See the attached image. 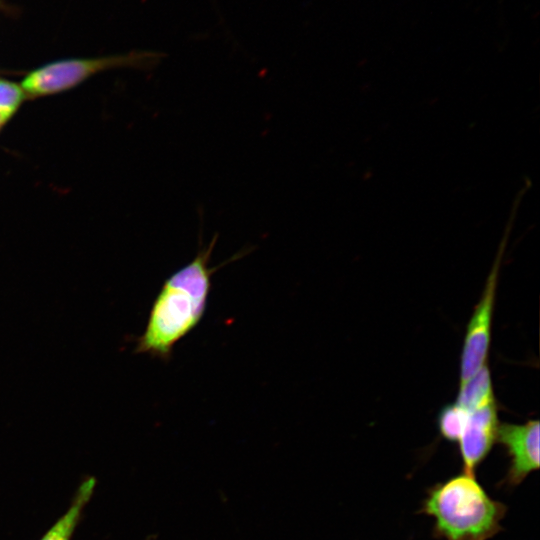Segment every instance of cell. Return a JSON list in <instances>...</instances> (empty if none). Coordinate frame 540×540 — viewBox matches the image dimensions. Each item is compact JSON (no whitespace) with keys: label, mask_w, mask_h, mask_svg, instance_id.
Here are the masks:
<instances>
[{"label":"cell","mask_w":540,"mask_h":540,"mask_svg":"<svg viewBox=\"0 0 540 540\" xmlns=\"http://www.w3.org/2000/svg\"><path fill=\"white\" fill-rule=\"evenodd\" d=\"M522 197L523 193L520 191L513 203L505 232L485 283L484 291L467 325L460 359V384L470 379L486 364L491 341L492 316L499 270Z\"/></svg>","instance_id":"obj_3"},{"label":"cell","mask_w":540,"mask_h":540,"mask_svg":"<svg viewBox=\"0 0 540 540\" xmlns=\"http://www.w3.org/2000/svg\"><path fill=\"white\" fill-rule=\"evenodd\" d=\"M495 401L492 380L486 364L470 379L460 384L456 404L468 412Z\"/></svg>","instance_id":"obj_8"},{"label":"cell","mask_w":540,"mask_h":540,"mask_svg":"<svg viewBox=\"0 0 540 540\" xmlns=\"http://www.w3.org/2000/svg\"><path fill=\"white\" fill-rule=\"evenodd\" d=\"M469 412L456 403L444 406L438 416L439 430L448 440H459L465 428Z\"/></svg>","instance_id":"obj_9"},{"label":"cell","mask_w":540,"mask_h":540,"mask_svg":"<svg viewBox=\"0 0 540 540\" xmlns=\"http://www.w3.org/2000/svg\"><path fill=\"white\" fill-rule=\"evenodd\" d=\"M24 98V92L18 85L0 81V110L12 112Z\"/></svg>","instance_id":"obj_10"},{"label":"cell","mask_w":540,"mask_h":540,"mask_svg":"<svg viewBox=\"0 0 540 540\" xmlns=\"http://www.w3.org/2000/svg\"><path fill=\"white\" fill-rule=\"evenodd\" d=\"M11 114L12 112L0 110V127L7 121Z\"/></svg>","instance_id":"obj_11"},{"label":"cell","mask_w":540,"mask_h":540,"mask_svg":"<svg viewBox=\"0 0 540 540\" xmlns=\"http://www.w3.org/2000/svg\"><path fill=\"white\" fill-rule=\"evenodd\" d=\"M218 236L185 266L164 282L151 306L143 334L135 351L163 361L172 356L175 345L200 323L212 287V275L222 265L209 262Z\"/></svg>","instance_id":"obj_1"},{"label":"cell","mask_w":540,"mask_h":540,"mask_svg":"<svg viewBox=\"0 0 540 540\" xmlns=\"http://www.w3.org/2000/svg\"><path fill=\"white\" fill-rule=\"evenodd\" d=\"M162 57V53L144 51L99 59L58 61L30 73L23 81L22 88L32 95L54 93L70 88L104 69L123 66L151 67Z\"/></svg>","instance_id":"obj_4"},{"label":"cell","mask_w":540,"mask_h":540,"mask_svg":"<svg viewBox=\"0 0 540 540\" xmlns=\"http://www.w3.org/2000/svg\"><path fill=\"white\" fill-rule=\"evenodd\" d=\"M425 508L448 540H486L499 529L503 512L466 474L437 487Z\"/></svg>","instance_id":"obj_2"},{"label":"cell","mask_w":540,"mask_h":540,"mask_svg":"<svg viewBox=\"0 0 540 540\" xmlns=\"http://www.w3.org/2000/svg\"><path fill=\"white\" fill-rule=\"evenodd\" d=\"M496 439L511 456L509 476L513 483H518L529 472L539 468L538 420H529L525 424H499Z\"/></svg>","instance_id":"obj_5"},{"label":"cell","mask_w":540,"mask_h":540,"mask_svg":"<svg viewBox=\"0 0 540 540\" xmlns=\"http://www.w3.org/2000/svg\"><path fill=\"white\" fill-rule=\"evenodd\" d=\"M498 426L495 401L469 412L465 428L459 438L466 475L474 477V468L490 451L497 437Z\"/></svg>","instance_id":"obj_6"},{"label":"cell","mask_w":540,"mask_h":540,"mask_svg":"<svg viewBox=\"0 0 540 540\" xmlns=\"http://www.w3.org/2000/svg\"><path fill=\"white\" fill-rule=\"evenodd\" d=\"M96 483V478L93 476H89L81 482L73 496L69 508L46 531L40 540H71L73 533L81 520L84 508L94 493Z\"/></svg>","instance_id":"obj_7"}]
</instances>
